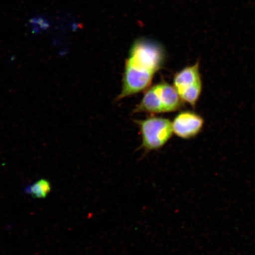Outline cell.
Returning a JSON list of instances; mask_svg holds the SVG:
<instances>
[{
	"mask_svg": "<svg viewBox=\"0 0 255 255\" xmlns=\"http://www.w3.org/2000/svg\"><path fill=\"white\" fill-rule=\"evenodd\" d=\"M205 121L200 115L191 111L180 112L172 121L173 133L183 139L198 135L203 129Z\"/></svg>",
	"mask_w": 255,
	"mask_h": 255,
	"instance_id": "obj_5",
	"label": "cell"
},
{
	"mask_svg": "<svg viewBox=\"0 0 255 255\" xmlns=\"http://www.w3.org/2000/svg\"><path fill=\"white\" fill-rule=\"evenodd\" d=\"M173 85L183 103L195 108L203 89L200 62L185 67L175 73Z\"/></svg>",
	"mask_w": 255,
	"mask_h": 255,
	"instance_id": "obj_4",
	"label": "cell"
},
{
	"mask_svg": "<svg viewBox=\"0 0 255 255\" xmlns=\"http://www.w3.org/2000/svg\"><path fill=\"white\" fill-rule=\"evenodd\" d=\"M51 185L46 179H40L24 188V192L34 198L44 199L50 192Z\"/></svg>",
	"mask_w": 255,
	"mask_h": 255,
	"instance_id": "obj_6",
	"label": "cell"
},
{
	"mask_svg": "<svg viewBox=\"0 0 255 255\" xmlns=\"http://www.w3.org/2000/svg\"><path fill=\"white\" fill-rule=\"evenodd\" d=\"M184 103L173 85L162 81L146 89L133 114H150L173 113L181 109Z\"/></svg>",
	"mask_w": 255,
	"mask_h": 255,
	"instance_id": "obj_2",
	"label": "cell"
},
{
	"mask_svg": "<svg viewBox=\"0 0 255 255\" xmlns=\"http://www.w3.org/2000/svg\"><path fill=\"white\" fill-rule=\"evenodd\" d=\"M142 138L141 148L145 153L158 151L173 136L172 122L163 117L151 116L143 120H135Z\"/></svg>",
	"mask_w": 255,
	"mask_h": 255,
	"instance_id": "obj_3",
	"label": "cell"
},
{
	"mask_svg": "<svg viewBox=\"0 0 255 255\" xmlns=\"http://www.w3.org/2000/svg\"><path fill=\"white\" fill-rule=\"evenodd\" d=\"M166 60V51L162 44L149 38L136 39L126 60L122 88L116 100L131 97L150 87L154 76L163 68Z\"/></svg>",
	"mask_w": 255,
	"mask_h": 255,
	"instance_id": "obj_1",
	"label": "cell"
}]
</instances>
